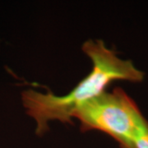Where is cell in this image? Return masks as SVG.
Segmentation results:
<instances>
[{"label":"cell","instance_id":"cell-1","mask_svg":"<svg viewBox=\"0 0 148 148\" xmlns=\"http://www.w3.org/2000/svg\"><path fill=\"white\" fill-rule=\"evenodd\" d=\"M82 50L92 62L91 72L69 92L58 96L48 90L41 93L33 89L22 92V103L29 116L36 122V132L42 135L49 129L48 123L58 120L73 123L74 110L90 99L99 95L117 80L141 82L144 73L129 60L117 56L114 50L106 47L101 40H89L82 45Z\"/></svg>","mask_w":148,"mask_h":148},{"label":"cell","instance_id":"cell-2","mask_svg":"<svg viewBox=\"0 0 148 148\" xmlns=\"http://www.w3.org/2000/svg\"><path fill=\"white\" fill-rule=\"evenodd\" d=\"M73 118L79 120L82 132H105L121 148H135V139L148 123L136 103L119 87L82 104L74 110Z\"/></svg>","mask_w":148,"mask_h":148},{"label":"cell","instance_id":"cell-3","mask_svg":"<svg viewBox=\"0 0 148 148\" xmlns=\"http://www.w3.org/2000/svg\"><path fill=\"white\" fill-rule=\"evenodd\" d=\"M134 146L135 148H148V123L138 134Z\"/></svg>","mask_w":148,"mask_h":148}]
</instances>
